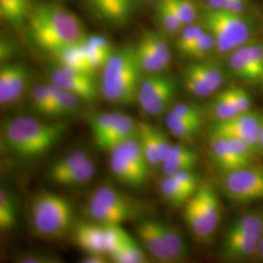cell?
<instances>
[{
    "mask_svg": "<svg viewBox=\"0 0 263 263\" xmlns=\"http://www.w3.org/2000/svg\"><path fill=\"white\" fill-rule=\"evenodd\" d=\"M184 84L188 91L198 98H207L214 94L210 85L192 63L184 69Z\"/></svg>",
    "mask_w": 263,
    "mask_h": 263,
    "instance_id": "cell-37",
    "label": "cell"
},
{
    "mask_svg": "<svg viewBox=\"0 0 263 263\" xmlns=\"http://www.w3.org/2000/svg\"><path fill=\"white\" fill-rule=\"evenodd\" d=\"M66 131L65 123L43 122L33 117L21 116L3 124L2 139L14 154L35 158L53 148Z\"/></svg>",
    "mask_w": 263,
    "mask_h": 263,
    "instance_id": "cell-2",
    "label": "cell"
},
{
    "mask_svg": "<svg viewBox=\"0 0 263 263\" xmlns=\"http://www.w3.org/2000/svg\"><path fill=\"white\" fill-rule=\"evenodd\" d=\"M142 205L110 185L97 188L86 205V214L102 224H119L136 219Z\"/></svg>",
    "mask_w": 263,
    "mask_h": 263,
    "instance_id": "cell-4",
    "label": "cell"
},
{
    "mask_svg": "<svg viewBox=\"0 0 263 263\" xmlns=\"http://www.w3.org/2000/svg\"><path fill=\"white\" fill-rule=\"evenodd\" d=\"M184 219L199 240L206 241L214 234L220 221V203L211 184H200L185 203Z\"/></svg>",
    "mask_w": 263,
    "mask_h": 263,
    "instance_id": "cell-9",
    "label": "cell"
},
{
    "mask_svg": "<svg viewBox=\"0 0 263 263\" xmlns=\"http://www.w3.org/2000/svg\"><path fill=\"white\" fill-rule=\"evenodd\" d=\"M118 112L101 113L90 119L91 131L96 145L102 151L105 141L112 130Z\"/></svg>",
    "mask_w": 263,
    "mask_h": 263,
    "instance_id": "cell-27",
    "label": "cell"
},
{
    "mask_svg": "<svg viewBox=\"0 0 263 263\" xmlns=\"http://www.w3.org/2000/svg\"><path fill=\"white\" fill-rule=\"evenodd\" d=\"M205 31V28L199 25H189L183 27L179 31V37L177 40V48L182 56L185 57L189 49L192 47L202 33Z\"/></svg>",
    "mask_w": 263,
    "mask_h": 263,
    "instance_id": "cell-42",
    "label": "cell"
},
{
    "mask_svg": "<svg viewBox=\"0 0 263 263\" xmlns=\"http://www.w3.org/2000/svg\"><path fill=\"white\" fill-rule=\"evenodd\" d=\"M229 89L239 113H244L252 110V104H253L252 96L246 89L240 86H231L229 87Z\"/></svg>",
    "mask_w": 263,
    "mask_h": 263,
    "instance_id": "cell-48",
    "label": "cell"
},
{
    "mask_svg": "<svg viewBox=\"0 0 263 263\" xmlns=\"http://www.w3.org/2000/svg\"><path fill=\"white\" fill-rule=\"evenodd\" d=\"M202 23L215 38L216 49L220 54H230L248 43L252 34L251 24L240 13L207 9L202 14Z\"/></svg>",
    "mask_w": 263,
    "mask_h": 263,
    "instance_id": "cell-6",
    "label": "cell"
},
{
    "mask_svg": "<svg viewBox=\"0 0 263 263\" xmlns=\"http://www.w3.org/2000/svg\"><path fill=\"white\" fill-rule=\"evenodd\" d=\"M210 146L212 158L222 174L249 166L239 156L228 138L221 136H210Z\"/></svg>",
    "mask_w": 263,
    "mask_h": 263,
    "instance_id": "cell-17",
    "label": "cell"
},
{
    "mask_svg": "<svg viewBox=\"0 0 263 263\" xmlns=\"http://www.w3.org/2000/svg\"><path fill=\"white\" fill-rule=\"evenodd\" d=\"M53 96L55 98L57 116H66L76 113L82 103H84L76 94L65 90L57 85L50 83Z\"/></svg>",
    "mask_w": 263,
    "mask_h": 263,
    "instance_id": "cell-30",
    "label": "cell"
},
{
    "mask_svg": "<svg viewBox=\"0 0 263 263\" xmlns=\"http://www.w3.org/2000/svg\"><path fill=\"white\" fill-rule=\"evenodd\" d=\"M83 41L76 45L59 50L52 55L56 58L59 66H66L94 76L96 70L89 63Z\"/></svg>",
    "mask_w": 263,
    "mask_h": 263,
    "instance_id": "cell-19",
    "label": "cell"
},
{
    "mask_svg": "<svg viewBox=\"0 0 263 263\" xmlns=\"http://www.w3.org/2000/svg\"><path fill=\"white\" fill-rule=\"evenodd\" d=\"M51 83L76 94L84 103H93L99 95L94 76L66 66H59L53 70Z\"/></svg>",
    "mask_w": 263,
    "mask_h": 263,
    "instance_id": "cell-13",
    "label": "cell"
},
{
    "mask_svg": "<svg viewBox=\"0 0 263 263\" xmlns=\"http://www.w3.org/2000/svg\"><path fill=\"white\" fill-rule=\"evenodd\" d=\"M227 0H207L208 9L222 10Z\"/></svg>",
    "mask_w": 263,
    "mask_h": 263,
    "instance_id": "cell-56",
    "label": "cell"
},
{
    "mask_svg": "<svg viewBox=\"0 0 263 263\" xmlns=\"http://www.w3.org/2000/svg\"><path fill=\"white\" fill-rule=\"evenodd\" d=\"M216 49V41L210 31L205 28V31L199 37L195 44L189 49L185 57L194 59V60H203L214 50Z\"/></svg>",
    "mask_w": 263,
    "mask_h": 263,
    "instance_id": "cell-45",
    "label": "cell"
},
{
    "mask_svg": "<svg viewBox=\"0 0 263 263\" xmlns=\"http://www.w3.org/2000/svg\"><path fill=\"white\" fill-rule=\"evenodd\" d=\"M197 161V153L193 149L184 145L173 144L168 157L161 166L166 176H173L182 171L193 170Z\"/></svg>",
    "mask_w": 263,
    "mask_h": 263,
    "instance_id": "cell-18",
    "label": "cell"
},
{
    "mask_svg": "<svg viewBox=\"0 0 263 263\" xmlns=\"http://www.w3.org/2000/svg\"><path fill=\"white\" fill-rule=\"evenodd\" d=\"M169 110L179 115L180 117H183V118L202 120V116H201V112H200L199 108L192 104L179 103V104H174Z\"/></svg>",
    "mask_w": 263,
    "mask_h": 263,
    "instance_id": "cell-49",
    "label": "cell"
},
{
    "mask_svg": "<svg viewBox=\"0 0 263 263\" xmlns=\"http://www.w3.org/2000/svg\"><path fill=\"white\" fill-rule=\"evenodd\" d=\"M155 136H156V141H157V145H158L160 160H161V165H162V163L168 157L173 144L171 143L167 135L157 128H155Z\"/></svg>",
    "mask_w": 263,
    "mask_h": 263,
    "instance_id": "cell-50",
    "label": "cell"
},
{
    "mask_svg": "<svg viewBox=\"0 0 263 263\" xmlns=\"http://www.w3.org/2000/svg\"><path fill=\"white\" fill-rule=\"evenodd\" d=\"M157 224L159 228L160 234L163 237L164 242L168 247L175 261L177 262L183 259L187 254V249L182 238L175 229L170 227L168 224L161 222L159 220H157Z\"/></svg>",
    "mask_w": 263,
    "mask_h": 263,
    "instance_id": "cell-34",
    "label": "cell"
},
{
    "mask_svg": "<svg viewBox=\"0 0 263 263\" xmlns=\"http://www.w3.org/2000/svg\"><path fill=\"white\" fill-rule=\"evenodd\" d=\"M138 136V122L135 121L131 116L118 112L112 130L109 133L102 151L110 152L123 142Z\"/></svg>",
    "mask_w": 263,
    "mask_h": 263,
    "instance_id": "cell-20",
    "label": "cell"
},
{
    "mask_svg": "<svg viewBox=\"0 0 263 263\" xmlns=\"http://www.w3.org/2000/svg\"><path fill=\"white\" fill-rule=\"evenodd\" d=\"M228 66L233 76L248 83H253V76L248 56L247 43L233 50L228 57Z\"/></svg>",
    "mask_w": 263,
    "mask_h": 263,
    "instance_id": "cell-26",
    "label": "cell"
},
{
    "mask_svg": "<svg viewBox=\"0 0 263 263\" xmlns=\"http://www.w3.org/2000/svg\"><path fill=\"white\" fill-rule=\"evenodd\" d=\"M160 190L163 197L174 206L185 205V203L192 196L171 176H166V178L162 180Z\"/></svg>",
    "mask_w": 263,
    "mask_h": 263,
    "instance_id": "cell-38",
    "label": "cell"
},
{
    "mask_svg": "<svg viewBox=\"0 0 263 263\" xmlns=\"http://www.w3.org/2000/svg\"><path fill=\"white\" fill-rule=\"evenodd\" d=\"M96 15L104 22L116 26L125 25L131 16L123 7L120 0H87Z\"/></svg>",
    "mask_w": 263,
    "mask_h": 263,
    "instance_id": "cell-21",
    "label": "cell"
},
{
    "mask_svg": "<svg viewBox=\"0 0 263 263\" xmlns=\"http://www.w3.org/2000/svg\"><path fill=\"white\" fill-rule=\"evenodd\" d=\"M209 111L215 121H223L240 114L229 88L219 92L213 99Z\"/></svg>",
    "mask_w": 263,
    "mask_h": 263,
    "instance_id": "cell-24",
    "label": "cell"
},
{
    "mask_svg": "<svg viewBox=\"0 0 263 263\" xmlns=\"http://www.w3.org/2000/svg\"><path fill=\"white\" fill-rule=\"evenodd\" d=\"M139 124V140L144 154L148 160L151 167H158L161 165L158 145L155 136V127L145 122Z\"/></svg>",
    "mask_w": 263,
    "mask_h": 263,
    "instance_id": "cell-25",
    "label": "cell"
},
{
    "mask_svg": "<svg viewBox=\"0 0 263 263\" xmlns=\"http://www.w3.org/2000/svg\"><path fill=\"white\" fill-rule=\"evenodd\" d=\"M109 153V168L120 183L129 187H140L147 181L151 166L139 136L123 142Z\"/></svg>",
    "mask_w": 263,
    "mask_h": 263,
    "instance_id": "cell-8",
    "label": "cell"
},
{
    "mask_svg": "<svg viewBox=\"0 0 263 263\" xmlns=\"http://www.w3.org/2000/svg\"><path fill=\"white\" fill-rule=\"evenodd\" d=\"M21 263H56L60 262L59 258L54 255L45 254H29L19 257Z\"/></svg>",
    "mask_w": 263,
    "mask_h": 263,
    "instance_id": "cell-51",
    "label": "cell"
},
{
    "mask_svg": "<svg viewBox=\"0 0 263 263\" xmlns=\"http://www.w3.org/2000/svg\"><path fill=\"white\" fill-rule=\"evenodd\" d=\"M136 50L141 68L144 73H160L163 72L169 66L141 40L137 44Z\"/></svg>",
    "mask_w": 263,
    "mask_h": 263,
    "instance_id": "cell-36",
    "label": "cell"
},
{
    "mask_svg": "<svg viewBox=\"0 0 263 263\" xmlns=\"http://www.w3.org/2000/svg\"><path fill=\"white\" fill-rule=\"evenodd\" d=\"M96 173V165L92 159L87 160L76 169L63 175L54 183L65 186H79L88 183L93 179Z\"/></svg>",
    "mask_w": 263,
    "mask_h": 263,
    "instance_id": "cell-28",
    "label": "cell"
},
{
    "mask_svg": "<svg viewBox=\"0 0 263 263\" xmlns=\"http://www.w3.org/2000/svg\"><path fill=\"white\" fill-rule=\"evenodd\" d=\"M83 44H84L85 51H86L87 58L89 60L90 65L92 66L96 71L100 68L103 69L104 66L106 65V63L108 62L109 58L112 55L113 52L110 53L102 48L95 46L94 44L87 41L86 37L83 41Z\"/></svg>",
    "mask_w": 263,
    "mask_h": 263,
    "instance_id": "cell-46",
    "label": "cell"
},
{
    "mask_svg": "<svg viewBox=\"0 0 263 263\" xmlns=\"http://www.w3.org/2000/svg\"><path fill=\"white\" fill-rule=\"evenodd\" d=\"M137 234L146 251L160 262H176L160 234L157 220L143 219L137 226Z\"/></svg>",
    "mask_w": 263,
    "mask_h": 263,
    "instance_id": "cell-15",
    "label": "cell"
},
{
    "mask_svg": "<svg viewBox=\"0 0 263 263\" xmlns=\"http://www.w3.org/2000/svg\"><path fill=\"white\" fill-rule=\"evenodd\" d=\"M29 0H0V18L11 28H21L28 21Z\"/></svg>",
    "mask_w": 263,
    "mask_h": 263,
    "instance_id": "cell-22",
    "label": "cell"
},
{
    "mask_svg": "<svg viewBox=\"0 0 263 263\" xmlns=\"http://www.w3.org/2000/svg\"><path fill=\"white\" fill-rule=\"evenodd\" d=\"M220 186L226 197L236 203L263 200V167L251 164L223 173Z\"/></svg>",
    "mask_w": 263,
    "mask_h": 263,
    "instance_id": "cell-10",
    "label": "cell"
},
{
    "mask_svg": "<svg viewBox=\"0 0 263 263\" xmlns=\"http://www.w3.org/2000/svg\"><path fill=\"white\" fill-rule=\"evenodd\" d=\"M29 80L28 67L21 63L5 64L0 68V104L12 105L19 102Z\"/></svg>",
    "mask_w": 263,
    "mask_h": 263,
    "instance_id": "cell-14",
    "label": "cell"
},
{
    "mask_svg": "<svg viewBox=\"0 0 263 263\" xmlns=\"http://www.w3.org/2000/svg\"><path fill=\"white\" fill-rule=\"evenodd\" d=\"M90 159V156L84 151H72L71 153L66 156L57 160L56 162L51 166L49 171L50 179L55 182L57 179L61 178L63 175L76 169L77 166Z\"/></svg>",
    "mask_w": 263,
    "mask_h": 263,
    "instance_id": "cell-31",
    "label": "cell"
},
{
    "mask_svg": "<svg viewBox=\"0 0 263 263\" xmlns=\"http://www.w3.org/2000/svg\"><path fill=\"white\" fill-rule=\"evenodd\" d=\"M156 16L163 32L168 35L179 33L181 28H183L176 12L171 6L169 0H160L157 2Z\"/></svg>",
    "mask_w": 263,
    "mask_h": 263,
    "instance_id": "cell-33",
    "label": "cell"
},
{
    "mask_svg": "<svg viewBox=\"0 0 263 263\" xmlns=\"http://www.w3.org/2000/svg\"><path fill=\"white\" fill-rule=\"evenodd\" d=\"M27 23L34 42L51 54L86 37L76 15L57 3L32 4Z\"/></svg>",
    "mask_w": 263,
    "mask_h": 263,
    "instance_id": "cell-1",
    "label": "cell"
},
{
    "mask_svg": "<svg viewBox=\"0 0 263 263\" xmlns=\"http://www.w3.org/2000/svg\"><path fill=\"white\" fill-rule=\"evenodd\" d=\"M175 179L180 186L184 188L191 195H193L198 187L200 186V179L197 173H195L193 170H186L177 173L173 176H171Z\"/></svg>",
    "mask_w": 263,
    "mask_h": 263,
    "instance_id": "cell-47",
    "label": "cell"
},
{
    "mask_svg": "<svg viewBox=\"0 0 263 263\" xmlns=\"http://www.w3.org/2000/svg\"><path fill=\"white\" fill-rule=\"evenodd\" d=\"M248 56L253 76V83L263 81V43L248 42Z\"/></svg>",
    "mask_w": 263,
    "mask_h": 263,
    "instance_id": "cell-41",
    "label": "cell"
},
{
    "mask_svg": "<svg viewBox=\"0 0 263 263\" xmlns=\"http://www.w3.org/2000/svg\"><path fill=\"white\" fill-rule=\"evenodd\" d=\"M246 2L247 0H227L222 10L242 14L246 8Z\"/></svg>",
    "mask_w": 263,
    "mask_h": 263,
    "instance_id": "cell-53",
    "label": "cell"
},
{
    "mask_svg": "<svg viewBox=\"0 0 263 263\" xmlns=\"http://www.w3.org/2000/svg\"><path fill=\"white\" fill-rule=\"evenodd\" d=\"M262 82H263V81H262Z\"/></svg>",
    "mask_w": 263,
    "mask_h": 263,
    "instance_id": "cell-60",
    "label": "cell"
},
{
    "mask_svg": "<svg viewBox=\"0 0 263 263\" xmlns=\"http://www.w3.org/2000/svg\"><path fill=\"white\" fill-rule=\"evenodd\" d=\"M123 7L127 11V13L132 16L141 5V0H120Z\"/></svg>",
    "mask_w": 263,
    "mask_h": 263,
    "instance_id": "cell-54",
    "label": "cell"
},
{
    "mask_svg": "<svg viewBox=\"0 0 263 263\" xmlns=\"http://www.w3.org/2000/svg\"><path fill=\"white\" fill-rule=\"evenodd\" d=\"M31 103L35 111L47 116H57L55 98L50 84H38L31 93Z\"/></svg>",
    "mask_w": 263,
    "mask_h": 263,
    "instance_id": "cell-29",
    "label": "cell"
},
{
    "mask_svg": "<svg viewBox=\"0 0 263 263\" xmlns=\"http://www.w3.org/2000/svg\"><path fill=\"white\" fill-rule=\"evenodd\" d=\"M141 41L151 48L164 63L169 66L172 59V53L167 40L162 34L154 31H144L141 36Z\"/></svg>",
    "mask_w": 263,
    "mask_h": 263,
    "instance_id": "cell-39",
    "label": "cell"
},
{
    "mask_svg": "<svg viewBox=\"0 0 263 263\" xmlns=\"http://www.w3.org/2000/svg\"><path fill=\"white\" fill-rule=\"evenodd\" d=\"M109 257L115 263L146 262V254L131 236L127 237L122 246Z\"/></svg>",
    "mask_w": 263,
    "mask_h": 263,
    "instance_id": "cell-32",
    "label": "cell"
},
{
    "mask_svg": "<svg viewBox=\"0 0 263 263\" xmlns=\"http://www.w3.org/2000/svg\"><path fill=\"white\" fill-rule=\"evenodd\" d=\"M84 263H105L107 262L105 254H97V253H90L87 254L82 260Z\"/></svg>",
    "mask_w": 263,
    "mask_h": 263,
    "instance_id": "cell-55",
    "label": "cell"
},
{
    "mask_svg": "<svg viewBox=\"0 0 263 263\" xmlns=\"http://www.w3.org/2000/svg\"><path fill=\"white\" fill-rule=\"evenodd\" d=\"M31 221L39 235L60 238L73 226V209L70 202L53 192H41L31 204Z\"/></svg>",
    "mask_w": 263,
    "mask_h": 263,
    "instance_id": "cell-5",
    "label": "cell"
},
{
    "mask_svg": "<svg viewBox=\"0 0 263 263\" xmlns=\"http://www.w3.org/2000/svg\"><path fill=\"white\" fill-rule=\"evenodd\" d=\"M17 223V206L14 198L7 189H0V229L1 231L12 230Z\"/></svg>",
    "mask_w": 263,
    "mask_h": 263,
    "instance_id": "cell-35",
    "label": "cell"
},
{
    "mask_svg": "<svg viewBox=\"0 0 263 263\" xmlns=\"http://www.w3.org/2000/svg\"><path fill=\"white\" fill-rule=\"evenodd\" d=\"M262 124L263 114L250 110L240 113L227 120L215 121L210 128V136L241 139L250 143L257 153L260 154L259 140Z\"/></svg>",
    "mask_w": 263,
    "mask_h": 263,
    "instance_id": "cell-12",
    "label": "cell"
},
{
    "mask_svg": "<svg viewBox=\"0 0 263 263\" xmlns=\"http://www.w3.org/2000/svg\"><path fill=\"white\" fill-rule=\"evenodd\" d=\"M178 92L176 80L163 72L148 74L141 81L138 104L151 116H158L168 111Z\"/></svg>",
    "mask_w": 263,
    "mask_h": 263,
    "instance_id": "cell-11",
    "label": "cell"
},
{
    "mask_svg": "<svg viewBox=\"0 0 263 263\" xmlns=\"http://www.w3.org/2000/svg\"><path fill=\"white\" fill-rule=\"evenodd\" d=\"M169 2L183 27L195 24L197 10L191 0H169Z\"/></svg>",
    "mask_w": 263,
    "mask_h": 263,
    "instance_id": "cell-44",
    "label": "cell"
},
{
    "mask_svg": "<svg viewBox=\"0 0 263 263\" xmlns=\"http://www.w3.org/2000/svg\"><path fill=\"white\" fill-rule=\"evenodd\" d=\"M257 255L261 258L263 260V234L260 242H259V246H258V252H257Z\"/></svg>",
    "mask_w": 263,
    "mask_h": 263,
    "instance_id": "cell-57",
    "label": "cell"
},
{
    "mask_svg": "<svg viewBox=\"0 0 263 263\" xmlns=\"http://www.w3.org/2000/svg\"><path fill=\"white\" fill-rule=\"evenodd\" d=\"M147 1H151V2H158L160 0H147Z\"/></svg>",
    "mask_w": 263,
    "mask_h": 263,
    "instance_id": "cell-59",
    "label": "cell"
},
{
    "mask_svg": "<svg viewBox=\"0 0 263 263\" xmlns=\"http://www.w3.org/2000/svg\"><path fill=\"white\" fill-rule=\"evenodd\" d=\"M263 234V212L240 216L229 226L222 242V255L230 261L252 258L258 252Z\"/></svg>",
    "mask_w": 263,
    "mask_h": 263,
    "instance_id": "cell-7",
    "label": "cell"
},
{
    "mask_svg": "<svg viewBox=\"0 0 263 263\" xmlns=\"http://www.w3.org/2000/svg\"><path fill=\"white\" fill-rule=\"evenodd\" d=\"M165 121L169 131L180 140L193 138L202 127V120L183 118L171 110H168Z\"/></svg>",
    "mask_w": 263,
    "mask_h": 263,
    "instance_id": "cell-23",
    "label": "cell"
},
{
    "mask_svg": "<svg viewBox=\"0 0 263 263\" xmlns=\"http://www.w3.org/2000/svg\"><path fill=\"white\" fill-rule=\"evenodd\" d=\"M15 47L12 43V41L8 40L7 38L1 37V43H0V60L1 63L6 62L10 57L14 54Z\"/></svg>",
    "mask_w": 263,
    "mask_h": 263,
    "instance_id": "cell-52",
    "label": "cell"
},
{
    "mask_svg": "<svg viewBox=\"0 0 263 263\" xmlns=\"http://www.w3.org/2000/svg\"><path fill=\"white\" fill-rule=\"evenodd\" d=\"M193 66L198 71L201 73V76L205 78L208 84L210 85L211 89L216 93V91L219 90V88L223 84L224 76L222 73V70L216 66L213 63L204 62V61H196L192 62Z\"/></svg>",
    "mask_w": 263,
    "mask_h": 263,
    "instance_id": "cell-40",
    "label": "cell"
},
{
    "mask_svg": "<svg viewBox=\"0 0 263 263\" xmlns=\"http://www.w3.org/2000/svg\"><path fill=\"white\" fill-rule=\"evenodd\" d=\"M105 252L107 255L115 253L125 242L129 234L119 224H104Z\"/></svg>",
    "mask_w": 263,
    "mask_h": 263,
    "instance_id": "cell-43",
    "label": "cell"
},
{
    "mask_svg": "<svg viewBox=\"0 0 263 263\" xmlns=\"http://www.w3.org/2000/svg\"><path fill=\"white\" fill-rule=\"evenodd\" d=\"M102 70L101 92L106 101L122 106L138 102L144 72L136 46H127L113 52Z\"/></svg>",
    "mask_w": 263,
    "mask_h": 263,
    "instance_id": "cell-3",
    "label": "cell"
},
{
    "mask_svg": "<svg viewBox=\"0 0 263 263\" xmlns=\"http://www.w3.org/2000/svg\"><path fill=\"white\" fill-rule=\"evenodd\" d=\"M259 151H260V154H263V124L261 133H260V140H259Z\"/></svg>",
    "mask_w": 263,
    "mask_h": 263,
    "instance_id": "cell-58",
    "label": "cell"
},
{
    "mask_svg": "<svg viewBox=\"0 0 263 263\" xmlns=\"http://www.w3.org/2000/svg\"><path fill=\"white\" fill-rule=\"evenodd\" d=\"M73 244L83 250L87 254H106L104 226L99 222H82L73 228Z\"/></svg>",
    "mask_w": 263,
    "mask_h": 263,
    "instance_id": "cell-16",
    "label": "cell"
}]
</instances>
